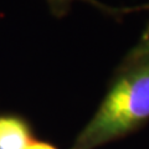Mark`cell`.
<instances>
[{
	"mask_svg": "<svg viewBox=\"0 0 149 149\" xmlns=\"http://www.w3.org/2000/svg\"><path fill=\"white\" fill-rule=\"evenodd\" d=\"M149 120V63L122 61L98 109L72 149H96L128 136Z\"/></svg>",
	"mask_w": 149,
	"mask_h": 149,
	"instance_id": "cell-1",
	"label": "cell"
},
{
	"mask_svg": "<svg viewBox=\"0 0 149 149\" xmlns=\"http://www.w3.org/2000/svg\"><path fill=\"white\" fill-rule=\"evenodd\" d=\"M32 142L30 127L17 116H0V149H25Z\"/></svg>",
	"mask_w": 149,
	"mask_h": 149,
	"instance_id": "cell-2",
	"label": "cell"
},
{
	"mask_svg": "<svg viewBox=\"0 0 149 149\" xmlns=\"http://www.w3.org/2000/svg\"><path fill=\"white\" fill-rule=\"evenodd\" d=\"M49 4L50 11L54 16L56 17H62L70 11V8H71V4L76 0H46ZM80 1V0H78ZM81 1H85L90 5L95 6L97 9H100L101 11H103L106 15H109L112 17H122L124 15H127L128 13H133V11H138V10H148L149 6L148 4L142 6H129V8H116V6H109V5H104V4L100 3L98 0H81Z\"/></svg>",
	"mask_w": 149,
	"mask_h": 149,
	"instance_id": "cell-3",
	"label": "cell"
},
{
	"mask_svg": "<svg viewBox=\"0 0 149 149\" xmlns=\"http://www.w3.org/2000/svg\"><path fill=\"white\" fill-rule=\"evenodd\" d=\"M124 62H137V63H149V25L146 26L141 40L137 45L125 55Z\"/></svg>",
	"mask_w": 149,
	"mask_h": 149,
	"instance_id": "cell-4",
	"label": "cell"
},
{
	"mask_svg": "<svg viewBox=\"0 0 149 149\" xmlns=\"http://www.w3.org/2000/svg\"><path fill=\"white\" fill-rule=\"evenodd\" d=\"M25 149H56L55 147H52L51 144L47 143H42V142H34L32 141L29 146H27Z\"/></svg>",
	"mask_w": 149,
	"mask_h": 149,
	"instance_id": "cell-5",
	"label": "cell"
},
{
	"mask_svg": "<svg viewBox=\"0 0 149 149\" xmlns=\"http://www.w3.org/2000/svg\"><path fill=\"white\" fill-rule=\"evenodd\" d=\"M148 6H149V4H148ZM148 10H149V9H148ZM147 25H149V21H148V24Z\"/></svg>",
	"mask_w": 149,
	"mask_h": 149,
	"instance_id": "cell-6",
	"label": "cell"
}]
</instances>
